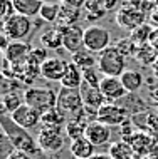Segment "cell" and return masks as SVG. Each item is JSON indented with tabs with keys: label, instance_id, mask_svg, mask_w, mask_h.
<instances>
[{
	"label": "cell",
	"instance_id": "obj_1",
	"mask_svg": "<svg viewBox=\"0 0 158 159\" xmlns=\"http://www.w3.org/2000/svg\"><path fill=\"white\" fill-rule=\"evenodd\" d=\"M0 126H2L3 136L8 139L12 149L27 152V154H31V156L36 152H39L37 139L27 131V129H24V127H20L19 124H15L12 121L10 116L2 114V117H0Z\"/></svg>",
	"mask_w": 158,
	"mask_h": 159
},
{
	"label": "cell",
	"instance_id": "obj_2",
	"mask_svg": "<svg viewBox=\"0 0 158 159\" xmlns=\"http://www.w3.org/2000/svg\"><path fill=\"white\" fill-rule=\"evenodd\" d=\"M24 102L31 106L32 109H36L37 112L44 114L54 107H57V94L52 89L31 85L24 91Z\"/></svg>",
	"mask_w": 158,
	"mask_h": 159
},
{
	"label": "cell",
	"instance_id": "obj_3",
	"mask_svg": "<svg viewBox=\"0 0 158 159\" xmlns=\"http://www.w3.org/2000/svg\"><path fill=\"white\" fill-rule=\"evenodd\" d=\"M126 59L114 45L106 49L104 52L98 54V69L103 77H121L126 70Z\"/></svg>",
	"mask_w": 158,
	"mask_h": 159
},
{
	"label": "cell",
	"instance_id": "obj_4",
	"mask_svg": "<svg viewBox=\"0 0 158 159\" xmlns=\"http://www.w3.org/2000/svg\"><path fill=\"white\" fill-rule=\"evenodd\" d=\"M111 47L109 30L101 25H89L84 29V49L93 54H101Z\"/></svg>",
	"mask_w": 158,
	"mask_h": 159
},
{
	"label": "cell",
	"instance_id": "obj_5",
	"mask_svg": "<svg viewBox=\"0 0 158 159\" xmlns=\"http://www.w3.org/2000/svg\"><path fill=\"white\" fill-rule=\"evenodd\" d=\"M32 19L19 14H14L7 20H3V35H7L10 40H24L32 32Z\"/></svg>",
	"mask_w": 158,
	"mask_h": 159
},
{
	"label": "cell",
	"instance_id": "obj_6",
	"mask_svg": "<svg viewBox=\"0 0 158 159\" xmlns=\"http://www.w3.org/2000/svg\"><path fill=\"white\" fill-rule=\"evenodd\" d=\"M57 109H61L64 114L78 116L84 109L83 94L81 89H66L61 87L57 92Z\"/></svg>",
	"mask_w": 158,
	"mask_h": 159
},
{
	"label": "cell",
	"instance_id": "obj_7",
	"mask_svg": "<svg viewBox=\"0 0 158 159\" xmlns=\"http://www.w3.org/2000/svg\"><path fill=\"white\" fill-rule=\"evenodd\" d=\"M114 20L121 29L125 30H135L136 27L146 24V15L143 12H140L138 8H135L131 3H123L121 7L116 10V15H114Z\"/></svg>",
	"mask_w": 158,
	"mask_h": 159
},
{
	"label": "cell",
	"instance_id": "obj_8",
	"mask_svg": "<svg viewBox=\"0 0 158 159\" xmlns=\"http://www.w3.org/2000/svg\"><path fill=\"white\" fill-rule=\"evenodd\" d=\"M36 139H37L39 151L45 154H55L64 148V137L61 134V131H55V129L42 127Z\"/></svg>",
	"mask_w": 158,
	"mask_h": 159
},
{
	"label": "cell",
	"instance_id": "obj_9",
	"mask_svg": "<svg viewBox=\"0 0 158 159\" xmlns=\"http://www.w3.org/2000/svg\"><path fill=\"white\" fill-rule=\"evenodd\" d=\"M96 121L106 124V126H123L128 121V111L123 106L118 104H111V102H106V104L98 111L96 114Z\"/></svg>",
	"mask_w": 158,
	"mask_h": 159
},
{
	"label": "cell",
	"instance_id": "obj_10",
	"mask_svg": "<svg viewBox=\"0 0 158 159\" xmlns=\"http://www.w3.org/2000/svg\"><path fill=\"white\" fill-rule=\"evenodd\" d=\"M59 27V25H55ZM62 32V49L69 54H76L84 49V29L79 25H71V27H59Z\"/></svg>",
	"mask_w": 158,
	"mask_h": 159
},
{
	"label": "cell",
	"instance_id": "obj_11",
	"mask_svg": "<svg viewBox=\"0 0 158 159\" xmlns=\"http://www.w3.org/2000/svg\"><path fill=\"white\" fill-rule=\"evenodd\" d=\"M99 91L103 94V97L106 99V102H111V104L123 101L128 96V92L123 87L119 77H103L99 84Z\"/></svg>",
	"mask_w": 158,
	"mask_h": 159
},
{
	"label": "cell",
	"instance_id": "obj_12",
	"mask_svg": "<svg viewBox=\"0 0 158 159\" xmlns=\"http://www.w3.org/2000/svg\"><path fill=\"white\" fill-rule=\"evenodd\" d=\"M67 61L61 57H47L41 66V75L49 82H61L67 69Z\"/></svg>",
	"mask_w": 158,
	"mask_h": 159
},
{
	"label": "cell",
	"instance_id": "obj_13",
	"mask_svg": "<svg viewBox=\"0 0 158 159\" xmlns=\"http://www.w3.org/2000/svg\"><path fill=\"white\" fill-rule=\"evenodd\" d=\"M10 117H12V121H14L15 124H19L20 127L27 129V131L29 129L37 127L41 124V121H42V114L37 112L36 109H32V107L27 106V104L20 106L14 114H10Z\"/></svg>",
	"mask_w": 158,
	"mask_h": 159
},
{
	"label": "cell",
	"instance_id": "obj_14",
	"mask_svg": "<svg viewBox=\"0 0 158 159\" xmlns=\"http://www.w3.org/2000/svg\"><path fill=\"white\" fill-rule=\"evenodd\" d=\"M32 52V45L24 40H10V45L3 52V57L8 64L15 66V64H25L29 55Z\"/></svg>",
	"mask_w": 158,
	"mask_h": 159
},
{
	"label": "cell",
	"instance_id": "obj_15",
	"mask_svg": "<svg viewBox=\"0 0 158 159\" xmlns=\"http://www.w3.org/2000/svg\"><path fill=\"white\" fill-rule=\"evenodd\" d=\"M81 94H83V102H84V109L88 112H91L93 116L98 114V111L106 104V99L103 97L99 89L96 87H89V85L83 84L81 85Z\"/></svg>",
	"mask_w": 158,
	"mask_h": 159
},
{
	"label": "cell",
	"instance_id": "obj_16",
	"mask_svg": "<svg viewBox=\"0 0 158 159\" xmlns=\"http://www.w3.org/2000/svg\"><path fill=\"white\" fill-rule=\"evenodd\" d=\"M84 137H88L89 141H91L93 144L96 146H104L109 143L111 139V131H109V126H106V124L99 122V121H89L88 127H86V134Z\"/></svg>",
	"mask_w": 158,
	"mask_h": 159
},
{
	"label": "cell",
	"instance_id": "obj_17",
	"mask_svg": "<svg viewBox=\"0 0 158 159\" xmlns=\"http://www.w3.org/2000/svg\"><path fill=\"white\" fill-rule=\"evenodd\" d=\"M128 144L133 148L135 154H140V156H148V154H151L153 148H155V141H153L145 131L135 132Z\"/></svg>",
	"mask_w": 158,
	"mask_h": 159
},
{
	"label": "cell",
	"instance_id": "obj_18",
	"mask_svg": "<svg viewBox=\"0 0 158 159\" xmlns=\"http://www.w3.org/2000/svg\"><path fill=\"white\" fill-rule=\"evenodd\" d=\"M69 122L67 121V116L62 112L61 109H57V107H54V109L47 111V112L42 114V127L45 129H55V131H61L62 126H66V124Z\"/></svg>",
	"mask_w": 158,
	"mask_h": 159
},
{
	"label": "cell",
	"instance_id": "obj_19",
	"mask_svg": "<svg viewBox=\"0 0 158 159\" xmlns=\"http://www.w3.org/2000/svg\"><path fill=\"white\" fill-rule=\"evenodd\" d=\"M84 84L83 80V70L76 66L74 62L67 64L66 74H64L62 80H61V87L66 89H81V85Z\"/></svg>",
	"mask_w": 158,
	"mask_h": 159
},
{
	"label": "cell",
	"instance_id": "obj_20",
	"mask_svg": "<svg viewBox=\"0 0 158 159\" xmlns=\"http://www.w3.org/2000/svg\"><path fill=\"white\" fill-rule=\"evenodd\" d=\"M14 3V10L15 14L34 19L41 14V7H42V0H12Z\"/></svg>",
	"mask_w": 158,
	"mask_h": 159
},
{
	"label": "cell",
	"instance_id": "obj_21",
	"mask_svg": "<svg viewBox=\"0 0 158 159\" xmlns=\"http://www.w3.org/2000/svg\"><path fill=\"white\" fill-rule=\"evenodd\" d=\"M96 146L88 139V137H79V139L71 143V154L76 159H89L96 154Z\"/></svg>",
	"mask_w": 158,
	"mask_h": 159
},
{
	"label": "cell",
	"instance_id": "obj_22",
	"mask_svg": "<svg viewBox=\"0 0 158 159\" xmlns=\"http://www.w3.org/2000/svg\"><path fill=\"white\" fill-rule=\"evenodd\" d=\"M121 84L123 87L126 89L128 94H135L136 91H140V87L143 85V74L140 70H135V69H128L121 74Z\"/></svg>",
	"mask_w": 158,
	"mask_h": 159
},
{
	"label": "cell",
	"instance_id": "obj_23",
	"mask_svg": "<svg viewBox=\"0 0 158 159\" xmlns=\"http://www.w3.org/2000/svg\"><path fill=\"white\" fill-rule=\"evenodd\" d=\"M83 17V10L61 2V14H59V20L55 25L59 27H71V25H78V20Z\"/></svg>",
	"mask_w": 158,
	"mask_h": 159
},
{
	"label": "cell",
	"instance_id": "obj_24",
	"mask_svg": "<svg viewBox=\"0 0 158 159\" xmlns=\"http://www.w3.org/2000/svg\"><path fill=\"white\" fill-rule=\"evenodd\" d=\"M158 59V50L153 47L150 42L148 44H143L136 49V54H135V61H138L141 66L148 67V66H153Z\"/></svg>",
	"mask_w": 158,
	"mask_h": 159
},
{
	"label": "cell",
	"instance_id": "obj_25",
	"mask_svg": "<svg viewBox=\"0 0 158 159\" xmlns=\"http://www.w3.org/2000/svg\"><path fill=\"white\" fill-rule=\"evenodd\" d=\"M41 44L42 47H45V49H59V47H62V32L59 27H52L49 29V30H44L41 34Z\"/></svg>",
	"mask_w": 158,
	"mask_h": 159
},
{
	"label": "cell",
	"instance_id": "obj_26",
	"mask_svg": "<svg viewBox=\"0 0 158 159\" xmlns=\"http://www.w3.org/2000/svg\"><path fill=\"white\" fill-rule=\"evenodd\" d=\"M59 14H61V2H44L41 7L39 17L42 19V22L57 24Z\"/></svg>",
	"mask_w": 158,
	"mask_h": 159
},
{
	"label": "cell",
	"instance_id": "obj_27",
	"mask_svg": "<svg viewBox=\"0 0 158 159\" xmlns=\"http://www.w3.org/2000/svg\"><path fill=\"white\" fill-rule=\"evenodd\" d=\"M108 154L113 159H133L135 151L126 141H118V143H111L109 144V151Z\"/></svg>",
	"mask_w": 158,
	"mask_h": 159
},
{
	"label": "cell",
	"instance_id": "obj_28",
	"mask_svg": "<svg viewBox=\"0 0 158 159\" xmlns=\"http://www.w3.org/2000/svg\"><path fill=\"white\" fill-rule=\"evenodd\" d=\"M71 62H74L81 70L91 69V67H98V57H94V54L89 52L88 49H83V50H79V52L72 54V61Z\"/></svg>",
	"mask_w": 158,
	"mask_h": 159
},
{
	"label": "cell",
	"instance_id": "obj_29",
	"mask_svg": "<svg viewBox=\"0 0 158 159\" xmlns=\"http://www.w3.org/2000/svg\"><path fill=\"white\" fill-rule=\"evenodd\" d=\"M0 101H2V111H3V114H7V116L14 114L20 106L25 104V102H24V96H20L19 92H15V94H5V96H2Z\"/></svg>",
	"mask_w": 158,
	"mask_h": 159
},
{
	"label": "cell",
	"instance_id": "obj_30",
	"mask_svg": "<svg viewBox=\"0 0 158 159\" xmlns=\"http://www.w3.org/2000/svg\"><path fill=\"white\" fill-rule=\"evenodd\" d=\"M153 30H155V29H153L150 24H143V25H140V27H136L135 30L130 32V39L136 44V47H140V45L150 42Z\"/></svg>",
	"mask_w": 158,
	"mask_h": 159
},
{
	"label": "cell",
	"instance_id": "obj_31",
	"mask_svg": "<svg viewBox=\"0 0 158 159\" xmlns=\"http://www.w3.org/2000/svg\"><path fill=\"white\" fill-rule=\"evenodd\" d=\"M86 127H88L86 122H79V121H74V119H72V121H69L66 124V134L69 139L76 141V139H79V137H84Z\"/></svg>",
	"mask_w": 158,
	"mask_h": 159
},
{
	"label": "cell",
	"instance_id": "obj_32",
	"mask_svg": "<svg viewBox=\"0 0 158 159\" xmlns=\"http://www.w3.org/2000/svg\"><path fill=\"white\" fill-rule=\"evenodd\" d=\"M116 49L119 50V52H121L123 55H125V59H131L133 57L135 59V54H136V49H138V47H136V44L133 40H131L130 37H125V39H119V40L116 42Z\"/></svg>",
	"mask_w": 158,
	"mask_h": 159
},
{
	"label": "cell",
	"instance_id": "obj_33",
	"mask_svg": "<svg viewBox=\"0 0 158 159\" xmlns=\"http://www.w3.org/2000/svg\"><path fill=\"white\" fill-rule=\"evenodd\" d=\"M101 79H103V77H99V69H98V67L84 69V70H83V80H84V84H86V85H89V87L99 89Z\"/></svg>",
	"mask_w": 158,
	"mask_h": 159
},
{
	"label": "cell",
	"instance_id": "obj_34",
	"mask_svg": "<svg viewBox=\"0 0 158 159\" xmlns=\"http://www.w3.org/2000/svg\"><path fill=\"white\" fill-rule=\"evenodd\" d=\"M24 82L19 79H10V77H3L2 79V85H0V91H2V96L5 94H15L22 89Z\"/></svg>",
	"mask_w": 158,
	"mask_h": 159
},
{
	"label": "cell",
	"instance_id": "obj_35",
	"mask_svg": "<svg viewBox=\"0 0 158 159\" xmlns=\"http://www.w3.org/2000/svg\"><path fill=\"white\" fill-rule=\"evenodd\" d=\"M5 159H32V156H31V154H27V152H22V151L14 149V151H10L7 154Z\"/></svg>",
	"mask_w": 158,
	"mask_h": 159
},
{
	"label": "cell",
	"instance_id": "obj_36",
	"mask_svg": "<svg viewBox=\"0 0 158 159\" xmlns=\"http://www.w3.org/2000/svg\"><path fill=\"white\" fill-rule=\"evenodd\" d=\"M146 19H148V24H150L153 29H158V7L151 12V14H148Z\"/></svg>",
	"mask_w": 158,
	"mask_h": 159
},
{
	"label": "cell",
	"instance_id": "obj_37",
	"mask_svg": "<svg viewBox=\"0 0 158 159\" xmlns=\"http://www.w3.org/2000/svg\"><path fill=\"white\" fill-rule=\"evenodd\" d=\"M86 2H88V0H62V3H66V5H71V7H76V8H81V10L84 8Z\"/></svg>",
	"mask_w": 158,
	"mask_h": 159
},
{
	"label": "cell",
	"instance_id": "obj_38",
	"mask_svg": "<svg viewBox=\"0 0 158 159\" xmlns=\"http://www.w3.org/2000/svg\"><path fill=\"white\" fill-rule=\"evenodd\" d=\"M118 2H119V0H101V3H103V7L106 8V12L114 10L116 5H118Z\"/></svg>",
	"mask_w": 158,
	"mask_h": 159
},
{
	"label": "cell",
	"instance_id": "obj_39",
	"mask_svg": "<svg viewBox=\"0 0 158 159\" xmlns=\"http://www.w3.org/2000/svg\"><path fill=\"white\" fill-rule=\"evenodd\" d=\"M150 44L155 47V49L158 50V29H155L153 30V34H151V39H150Z\"/></svg>",
	"mask_w": 158,
	"mask_h": 159
},
{
	"label": "cell",
	"instance_id": "obj_40",
	"mask_svg": "<svg viewBox=\"0 0 158 159\" xmlns=\"http://www.w3.org/2000/svg\"><path fill=\"white\" fill-rule=\"evenodd\" d=\"M89 159H113L109 156V154H94L93 157H89Z\"/></svg>",
	"mask_w": 158,
	"mask_h": 159
},
{
	"label": "cell",
	"instance_id": "obj_41",
	"mask_svg": "<svg viewBox=\"0 0 158 159\" xmlns=\"http://www.w3.org/2000/svg\"><path fill=\"white\" fill-rule=\"evenodd\" d=\"M151 69H153V75H155L156 79H158V59H156V62L151 66Z\"/></svg>",
	"mask_w": 158,
	"mask_h": 159
},
{
	"label": "cell",
	"instance_id": "obj_42",
	"mask_svg": "<svg viewBox=\"0 0 158 159\" xmlns=\"http://www.w3.org/2000/svg\"><path fill=\"white\" fill-rule=\"evenodd\" d=\"M123 3H130V2H133V0H121Z\"/></svg>",
	"mask_w": 158,
	"mask_h": 159
},
{
	"label": "cell",
	"instance_id": "obj_43",
	"mask_svg": "<svg viewBox=\"0 0 158 159\" xmlns=\"http://www.w3.org/2000/svg\"><path fill=\"white\" fill-rule=\"evenodd\" d=\"M156 5H158V3H156Z\"/></svg>",
	"mask_w": 158,
	"mask_h": 159
}]
</instances>
